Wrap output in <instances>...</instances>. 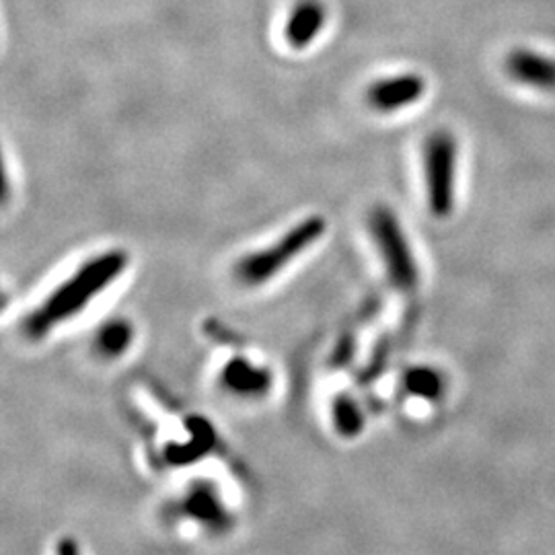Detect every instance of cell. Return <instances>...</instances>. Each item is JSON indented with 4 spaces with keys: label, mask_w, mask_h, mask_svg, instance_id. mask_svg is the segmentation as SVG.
Listing matches in <instances>:
<instances>
[{
    "label": "cell",
    "mask_w": 555,
    "mask_h": 555,
    "mask_svg": "<svg viewBox=\"0 0 555 555\" xmlns=\"http://www.w3.org/2000/svg\"><path fill=\"white\" fill-rule=\"evenodd\" d=\"M128 254L121 249L105 251L85 261L73 276L62 282L59 288L27 318V336L38 339L56 330L60 323L79 315L93 298L100 297L101 293L119 278L128 268Z\"/></svg>",
    "instance_id": "1"
},
{
    "label": "cell",
    "mask_w": 555,
    "mask_h": 555,
    "mask_svg": "<svg viewBox=\"0 0 555 555\" xmlns=\"http://www.w3.org/2000/svg\"><path fill=\"white\" fill-rule=\"evenodd\" d=\"M371 233L377 243L380 258L385 261L391 284L397 291L414 293L420 282L416 258L396 212L389 206L378 204L371 212Z\"/></svg>",
    "instance_id": "4"
},
{
    "label": "cell",
    "mask_w": 555,
    "mask_h": 555,
    "mask_svg": "<svg viewBox=\"0 0 555 555\" xmlns=\"http://www.w3.org/2000/svg\"><path fill=\"white\" fill-rule=\"evenodd\" d=\"M56 555H80L79 545L73 539H62L56 547Z\"/></svg>",
    "instance_id": "10"
},
{
    "label": "cell",
    "mask_w": 555,
    "mask_h": 555,
    "mask_svg": "<svg viewBox=\"0 0 555 555\" xmlns=\"http://www.w3.org/2000/svg\"><path fill=\"white\" fill-rule=\"evenodd\" d=\"M504 70L511 79L539 89V91H555V59L547 54H539L535 50L516 48L506 60Z\"/></svg>",
    "instance_id": "6"
},
{
    "label": "cell",
    "mask_w": 555,
    "mask_h": 555,
    "mask_svg": "<svg viewBox=\"0 0 555 555\" xmlns=\"http://www.w3.org/2000/svg\"><path fill=\"white\" fill-rule=\"evenodd\" d=\"M459 144L449 130H437L424 140L422 160L428 208L437 219H447L455 208Z\"/></svg>",
    "instance_id": "3"
},
{
    "label": "cell",
    "mask_w": 555,
    "mask_h": 555,
    "mask_svg": "<svg viewBox=\"0 0 555 555\" xmlns=\"http://www.w3.org/2000/svg\"><path fill=\"white\" fill-rule=\"evenodd\" d=\"M426 93V80L417 73H403L389 79L375 80L366 89V101L380 114H393L422 100Z\"/></svg>",
    "instance_id": "5"
},
{
    "label": "cell",
    "mask_w": 555,
    "mask_h": 555,
    "mask_svg": "<svg viewBox=\"0 0 555 555\" xmlns=\"http://www.w3.org/2000/svg\"><path fill=\"white\" fill-rule=\"evenodd\" d=\"M261 383H263V375L259 373V371H231L229 369V385H233V387H238V389H243V391H247V389H251V387H256V389H261Z\"/></svg>",
    "instance_id": "9"
},
{
    "label": "cell",
    "mask_w": 555,
    "mask_h": 555,
    "mask_svg": "<svg viewBox=\"0 0 555 555\" xmlns=\"http://www.w3.org/2000/svg\"><path fill=\"white\" fill-rule=\"evenodd\" d=\"M408 387L416 396L437 399L442 393V377L435 369H416L408 378Z\"/></svg>",
    "instance_id": "8"
},
{
    "label": "cell",
    "mask_w": 555,
    "mask_h": 555,
    "mask_svg": "<svg viewBox=\"0 0 555 555\" xmlns=\"http://www.w3.org/2000/svg\"><path fill=\"white\" fill-rule=\"evenodd\" d=\"M325 20L327 11L321 0H298L286 20L284 38L291 48L305 50L318 40L321 29L325 27Z\"/></svg>",
    "instance_id": "7"
},
{
    "label": "cell",
    "mask_w": 555,
    "mask_h": 555,
    "mask_svg": "<svg viewBox=\"0 0 555 555\" xmlns=\"http://www.w3.org/2000/svg\"><path fill=\"white\" fill-rule=\"evenodd\" d=\"M325 229H327V222L323 217L300 220L297 227H293L286 235H282L270 247L238 259L235 276L245 286H259L263 282H270L291 261H295L302 251H307L313 243H318L319 238L323 237Z\"/></svg>",
    "instance_id": "2"
}]
</instances>
